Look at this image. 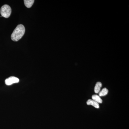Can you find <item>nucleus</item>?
I'll use <instances>...</instances> for the list:
<instances>
[{"mask_svg": "<svg viewBox=\"0 0 129 129\" xmlns=\"http://www.w3.org/2000/svg\"><path fill=\"white\" fill-rule=\"evenodd\" d=\"M108 92V90L106 88H104L99 92V96H102L107 94Z\"/></svg>", "mask_w": 129, "mask_h": 129, "instance_id": "8", "label": "nucleus"}, {"mask_svg": "<svg viewBox=\"0 0 129 129\" xmlns=\"http://www.w3.org/2000/svg\"><path fill=\"white\" fill-rule=\"evenodd\" d=\"M86 104L88 105H91L94 106L95 108H99V103L93 101L92 99H89L86 102Z\"/></svg>", "mask_w": 129, "mask_h": 129, "instance_id": "4", "label": "nucleus"}, {"mask_svg": "<svg viewBox=\"0 0 129 129\" xmlns=\"http://www.w3.org/2000/svg\"><path fill=\"white\" fill-rule=\"evenodd\" d=\"M34 0H24V5L28 8H30L32 6L34 3Z\"/></svg>", "mask_w": 129, "mask_h": 129, "instance_id": "6", "label": "nucleus"}, {"mask_svg": "<svg viewBox=\"0 0 129 129\" xmlns=\"http://www.w3.org/2000/svg\"><path fill=\"white\" fill-rule=\"evenodd\" d=\"M102 84V83L100 82H98L96 84L94 88V92L95 93L97 94L99 93L101 90Z\"/></svg>", "mask_w": 129, "mask_h": 129, "instance_id": "5", "label": "nucleus"}, {"mask_svg": "<svg viewBox=\"0 0 129 129\" xmlns=\"http://www.w3.org/2000/svg\"><path fill=\"white\" fill-rule=\"evenodd\" d=\"M92 100L98 103H102L103 101L100 96L97 95H93L92 96Z\"/></svg>", "mask_w": 129, "mask_h": 129, "instance_id": "7", "label": "nucleus"}, {"mask_svg": "<svg viewBox=\"0 0 129 129\" xmlns=\"http://www.w3.org/2000/svg\"><path fill=\"white\" fill-rule=\"evenodd\" d=\"M0 12L2 17L6 18H8L10 17L11 13V8L8 5H4L1 8Z\"/></svg>", "mask_w": 129, "mask_h": 129, "instance_id": "2", "label": "nucleus"}, {"mask_svg": "<svg viewBox=\"0 0 129 129\" xmlns=\"http://www.w3.org/2000/svg\"><path fill=\"white\" fill-rule=\"evenodd\" d=\"M25 32V28L22 24L18 25L14 29L11 36L12 40L18 41L23 36Z\"/></svg>", "mask_w": 129, "mask_h": 129, "instance_id": "1", "label": "nucleus"}, {"mask_svg": "<svg viewBox=\"0 0 129 129\" xmlns=\"http://www.w3.org/2000/svg\"><path fill=\"white\" fill-rule=\"evenodd\" d=\"M19 79L14 76H11L8 78L6 79L5 83L7 85H10L18 83L19 82Z\"/></svg>", "mask_w": 129, "mask_h": 129, "instance_id": "3", "label": "nucleus"}]
</instances>
